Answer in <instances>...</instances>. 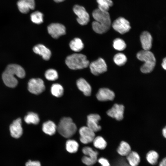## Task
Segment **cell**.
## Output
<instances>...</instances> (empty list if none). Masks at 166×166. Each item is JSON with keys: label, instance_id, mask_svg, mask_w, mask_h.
<instances>
[{"label": "cell", "instance_id": "38", "mask_svg": "<svg viewBox=\"0 0 166 166\" xmlns=\"http://www.w3.org/2000/svg\"><path fill=\"white\" fill-rule=\"evenodd\" d=\"M159 166H166V159L164 158L160 163Z\"/></svg>", "mask_w": 166, "mask_h": 166}, {"label": "cell", "instance_id": "4", "mask_svg": "<svg viewBox=\"0 0 166 166\" xmlns=\"http://www.w3.org/2000/svg\"><path fill=\"white\" fill-rule=\"evenodd\" d=\"M57 130L59 133L63 137L69 138L75 133L77 127L72 119L69 117H64L60 121Z\"/></svg>", "mask_w": 166, "mask_h": 166}, {"label": "cell", "instance_id": "6", "mask_svg": "<svg viewBox=\"0 0 166 166\" xmlns=\"http://www.w3.org/2000/svg\"><path fill=\"white\" fill-rule=\"evenodd\" d=\"M83 153L86 156L82 159V162L88 166L94 165L97 161L98 153L89 147H85L82 149Z\"/></svg>", "mask_w": 166, "mask_h": 166}, {"label": "cell", "instance_id": "39", "mask_svg": "<svg viewBox=\"0 0 166 166\" xmlns=\"http://www.w3.org/2000/svg\"><path fill=\"white\" fill-rule=\"evenodd\" d=\"M163 68L166 70V58L165 57L163 59V62L161 64Z\"/></svg>", "mask_w": 166, "mask_h": 166}, {"label": "cell", "instance_id": "18", "mask_svg": "<svg viewBox=\"0 0 166 166\" xmlns=\"http://www.w3.org/2000/svg\"><path fill=\"white\" fill-rule=\"evenodd\" d=\"M34 52L41 56L45 60H48L51 57V53L50 50L43 45L39 44L33 48Z\"/></svg>", "mask_w": 166, "mask_h": 166}, {"label": "cell", "instance_id": "13", "mask_svg": "<svg viewBox=\"0 0 166 166\" xmlns=\"http://www.w3.org/2000/svg\"><path fill=\"white\" fill-rule=\"evenodd\" d=\"M124 110L123 105L116 104L107 111V114L109 116L120 121L123 118Z\"/></svg>", "mask_w": 166, "mask_h": 166}, {"label": "cell", "instance_id": "23", "mask_svg": "<svg viewBox=\"0 0 166 166\" xmlns=\"http://www.w3.org/2000/svg\"><path fill=\"white\" fill-rule=\"evenodd\" d=\"M70 49L73 51L78 52L82 50L84 48V44L81 40L79 38H75L69 43Z\"/></svg>", "mask_w": 166, "mask_h": 166}, {"label": "cell", "instance_id": "14", "mask_svg": "<svg viewBox=\"0 0 166 166\" xmlns=\"http://www.w3.org/2000/svg\"><path fill=\"white\" fill-rule=\"evenodd\" d=\"M101 117L97 114H91L87 117V126L94 132L100 131L101 126L98 124V122Z\"/></svg>", "mask_w": 166, "mask_h": 166}, {"label": "cell", "instance_id": "19", "mask_svg": "<svg viewBox=\"0 0 166 166\" xmlns=\"http://www.w3.org/2000/svg\"><path fill=\"white\" fill-rule=\"evenodd\" d=\"M152 37L147 31H144L140 36V40L144 50H149L152 46Z\"/></svg>", "mask_w": 166, "mask_h": 166}, {"label": "cell", "instance_id": "27", "mask_svg": "<svg viewBox=\"0 0 166 166\" xmlns=\"http://www.w3.org/2000/svg\"><path fill=\"white\" fill-rule=\"evenodd\" d=\"M51 92L54 96L59 97L63 95L64 89L63 87L60 84L55 83L53 84L51 87Z\"/></svg>", "mask_w": 166, "mask_h": 166}, {"label": "cell", "instance_id": "12", "mask_svg": "<svg viewBox=\"0 0 166 166\" xmlns=\"http://www.w3.org/2000/svg\"><path fill=\"white\" fill-rule=\"evenodd\" d=\"M48 33L51 37L57 39L60 36L65 34L66 29L62 24L59 23H52L47 27Z\"/></svg>", "mask_w": 166, "mask_h": 166}, {"label": "cell", "instance_id": "9", "mask_svg": "<svg viewBox=\"0 0 166 166\" xmlns=\"http://www.w3.org/2000/svg\"><path fill=\"white\" fill-rule=\"evenodd\" d=\"M113 29L121 34L128 32L131 28L129 22L122 17H120L116 19L112 24Z\"/></svg>", "mask_w": 166, "mask_h": 166}, {"label": "cell", "instance_id": "11", "mask_svg": "<svg viewBox=\"0 0 166 166\" xmlns=\"http://www.w3.org/2000/svg\"><path fill=\"white\" fill-rule=\"evenodd\" d=\"M95 132L87 126H83L79 130L81 142L85 144L93 142L95 137Z\"/></svg>", "mask_w": 166, "mask_h": 166}, {"label": "cell", "instance_id": "5", "mask_svg": "<svg viewBox=\"0 0 166 166\" xmlns=\"http://www.w3.org/2000/svg\"><path fill=\"white\" fill-rule=\"evenodd\" d=\"M92 15L95 21L109 29L111 25V20L108 12L103 11L97 9L93 11Z\"/></svg>", "mask_w": 166, "mask_h": 166}, {"label": "cell", "instance_id": "20", "mask_svg": "<svg viewBox=\"0 0 166 166\" xmlns=\"http://www.w3.org/2000/svg\"><path fill=\"white\" fill-rule=\"evenodd\" d=\"M77 85L78 89L86 96H90L92 89L90 85L84 78H80L77 81Z\"/></svg>", "mask_w": 166, "mask_h": 166}, {"label": "cell", "instance_id": "7", "mask_svg": "<svg viewBox=\"0 0 166 166\" xmlns=\"http://www.w3.org/2000/svg\"><path fill=\"white\" fill-rule=\"evenodd\" d=\"M28 89L29 91L33 94H40L45 89L44 81L39 78H32L28 83Z\"/></svg>", "mask_w": 166, "mask_h": 166}, {"label": "cell", "instance_id": "24", "mask_svg": "<svg viewBox=\"0 0 166 166\" xmlns=\"http://www.w3.org/2000/svg\"><path fill=\"white\" fill-rule=\"evenodd\" d=\"M117 151L119 154L123 156H126L131 151L130 145L124 141L121 142Z\"/></svg>", "mask_w": 166, "mask_h": 166}, {"label": "cell", "instance_id": "28", "mask_svg": "<svg viewBox=\"0 0 166 166\" xmlns=\"http://www.w3.org/2000/svg\"><path fill=\"white\" fill-rule=\"evenodd\" d=\"M97 1L98 4V9L104 11L108 12L113 4L111 0H97Z\"/></svg>", "mask_w": 166, "mask_h": 166}, {"label": "cell", "instance_id": "8", "mask_svg": "<svg viewBox=\"0 0 166 166\" xmlns=\"http://www.w3.org/2000/svg\"><path fill=\"white\" fill-rule=\"evenodd\" d=\"M73 10L77 16V20L80 25L83 26L88 24L89 21V16L84 7L76 5L73 6Z\"/></svg>", "mask_w": 166, "mask_h": 166}, {"label": "cell", "instance_id": "3", "mask_svg": "<svg viewBox=\"0 0 166 166\" xmlns=\"http://www.w3.org/2000/svg\"><path fill=\"white\" fill-rule=\"evenodd\" d=\"M65 62L69 69L74 70L86 68L89 64L86 57L81 53H74L68 56Z\"/></svg>", "mask_w": 166, "mask_h": 166}, {"label": "cell", "instance_id": "2", "mask_svg": "<svg viewBox=\"0 0 166 166\" xmlns=\"http://www.w3.org/2000/svg\"><path fill=\"white\" fill-rule=\"evenodd\" d=\"M137 58L144 62L140 69L143 73H148L153 70L156 65V60L153 54L149 50H142L137 54Z\"/></svg>", "mask_w": 166, "mask_h": 166}, {"label": "cell", "instance_id": "15", "mask_svg": "<svg viewBox=\"0 0 166 166\" xmlns=\"http://www.w3.org/2000/svg\"><path fill=\"white\" fill-rule=\"evenodd\" d=\"M21 119L18 118L14 120L10 126V130L12 137L18 138L22 135L23 129L21 125Z\"/></svg>", "mask_w": 166, "mask_h": 166}, {"label": "cell", "instance_id": "37", "mask_svg": "<svg viewBox=\"0 0 166 166\" xmlns=\"http://www.w3.org/2000/svg\"><path fill=\"white\" fill-rule=\"evenodd\" d=\"M98 162L101 165V166H110V164L108 160L104 158H100L98 160Z\"/></svg>", "mask_w": 166, "mask_h": 166}, {"label": "cell", "instance_id": "32", "mask_svg": "<svg viewBox=\"0 0 166 166\" xmlns=\"http://www.w3.org/2000/svg\"><path fill=\"white\" fill-rule=\"evenodd\" d=\"M113 60L116 65L121 66L125 63L127 61V58L124 54L119 53L115 55L113 57Z\"/></svg>", "mask_w": 166, "mask_h": 166}, {"label": "cell", "instance_id": "34", "mask_svg": "<svg viewBox=\"0 0 166 166\" xmlns=\"http://www.w3.org/2000/svg\"><path fill=\"white\" fill-rule=\"evenodd\" d=\"M93 30L96 33L102 34L107 31L109 29L101 25L96 21L93 22L92 23Z\"/></svg>", "mask_w": 166, "mask_h": 166}, {"label": "cell", "instance_id": "36", "mask_svg": "<svg viewBox=\"0 0 166 166\" xmlns=\"http://www.w3.org/2000/svg\"><path fill=\"white\" fill-rule=\"evenodd\" d=\"M26 166H41L40 162L38 161H32L29 160L26 162Z\"/></svg>", "mask_w": 166, "mask_h": 166}, {"label": "cell", "instance_id": "33", "mask_svg": "<svg viewBox=\"0 0 166 166\" xmlns=\"http://www.w3.org/2000/svg\"><path fill=\"white\" fill-rule=\"evenodd\" d=\"M46 78L49 81H54L58 78L57 71L53 69H50L46 70L45 74Z\"/></svg>", "mask_w": 166, "mask_h": 166}, {"label": "cell", "instance_id": "1", "mask_svg": "<svg viewBox=\"0 0 166 166\" xmlns=\"http://www.w3.org/2000/svg\"><path fill=\"white\" fill-rule=\"evenodd\" d=\"M15 75L20 78H24L25 76V70L22 66L17 64L8 65L2 75L3 82L6 86L14 88L17 85L18 81Z\"/></svg>", "mask_w": 166, "mask_h": 166}, {"label": "cell", "instance_id": "17", "mask_svg": "<svg viewBox=\"0 0 166 166\" xmlns=\"http://www.w3.org/2000/svg\"><path fill=\"white\" fill-rule=\"evenodd\" d=\"M17 5L20 11L23 14H26L31 10H34L35 7L34 0H19Z\"/></svg>", "mask_w": 166, "mask_h": 166}, {"label": "cell", "instance_id": "35", "mask_svg": "<svg viewBox=\"0 0 166 166\" xmlns=\"http://www.w3.org/2000/svg\"><path fill=\"white\" fill-rule=\"evenodd\" d=\"M113 46L115 49L118 51H122L126 47L124 41L120 38H117L114 40Z\"/></svg>", "mask_w": 166, "mask_h": 166}, {"label": "cell", "instance_id": "10", "mask_svg": "<svg viewBox=\"0 0 166 166\" xmlns=\"http://www.w3.org/2000/svg\"><path fill=\"white\" fill-rule=\"evenodd\" d=\"M89 65L91 72L95 75L102 73L107 70L106 64L104 60L101 58L92 62Z\"/></svg>", "mask_w": 166, "mask_h": 166}, {"label": "cell", "instance_id": "30", "mask_svg": "<svg viewBox=\"0 0 166 166\" xmlns=\"http://www.w3.org/2000/svg\"><path fill=\"white\" fill-rule=\"evenodd\" d=\"M159 155L156 151L152 150L147 154L146 159L148 162L153 165L156 164L157 163Z\"/></svg>", "mask_w": 166, "mask_h": 166}, {"label": "cell", "instance_id": "26", "mask_svg": "<svg viewBox=\"0 0 166 166\" xmlns=\"http://www.w3.org/2000/svg\"><path fill=\"white\" fill-rule=\"evenodd\" d=\"M25 122L28 124H38L40 120L38 116L33 112H30L24 117Z\"/></svg>", "mask_w": 166, "mask_h": 166}, {"label": "cell", "instance_id": "41", "mask_svg": "<svg viewBox=\"0 0 166 166\" xmlns=\"http://www.w3.org/2000/svg\"><path fill=\"white\" fill-rule=\"evenodd\" d=\"M55 2H62L65 0H53Z\"/></svg>", "mask_w": 166, "mask_h": 166}, {"label": "cell", "instance_id": "25", "mask_svg": "<svg viewBox=\"0 0 166 166\" xmlns=\"http://www.w3.org/2000/svg\"><path fill=\"white\" fill-rule=\"evenodd\" d=\"M78 143L74 140L69 139L66 142V149L69 153H76L78 151Z\"/></svg>", "mask_w": 166, "mask_h": 166}, {"label": "cell", "instance_id": "31", "mask_svg": "<svg viewBox=\"0 0 166 166\" xmlns=\"http://www.w3.org/2000/svg\"><path fill=\"white\" fill-rule=\"evenodd\" d=\"M43 14L38 11H36L32 13L30 15L31 21L34 23L38 24L42 23L43 20Z\"/></svg>", "mask_w": 166, "mask_h": 166}, {"label": "cell", "instance_id": "29", "mask_svg": "<svg viewBox=\"0 0 166 166\" xmlns=\"http://www.w3.org/2000/svg\"><path fill=\"white\" fill-rule=\"evenodd\" d=\"M93 142L95 147L101 150L104 149L107 145L105 140L102 136H100L95 137Z\"/></svg>", "mask_w": 166, "mask_h": 166}, {"label": "cell", "instance_id": "21", "mask_svg": "<svg viewBox=\"0 0 166 166\" xmlns=\"http://www.w3.org/2000/svg\"><path fill=\"white\" fill-rule=\"evenodd\" d=\"M57 127L53 121H49L44 123L42 126L43 131L49 135H53L56 132Z\"/></svg>", "mask_w": 166, "mask_h": 166}, {"label": "cell", "instance_id": "16", "mask_svg": "<svg viewBox=\"0 0 166 166\" xmlns=\"http://www.w3.org/2000/svg\"><path fill=\"white\" fill-rule=\"evenodd\" d=\"M97 99L100 101L113 100L115 97V93L112 91L107 88L100 89L96 94Z\"/></svg>", "mask_w": 166, "mask_h": 166}, {"label": "cell", "instance_id": "22", "mask_svg": "<svg viewBox=\"0 0 166 166\" xmlns=\"http://www.w3.org/2000/svg\"><path fill=\"white\" fill-rule=\"evenodd\" d=\"M126 158L130 166H137L140 161L139 154L134 151H131L126 156Z\"/></svg>", "mask_w": 166, "mask_h": 166}, {"label": "cell", "instance_id": "40", "mask_svg": "<svg viewBox=\"0 0 166 166\" xmlns=\"http://www.w3.org/2000/svg\"><path fill=\"white\" fill-rule=\"evenodd\" d=\"M162 134L165 138L166 137V128L165 127L162 130Z\"/></svg>", "mask_w": 166, "mask_h": 166}]
</instances>
